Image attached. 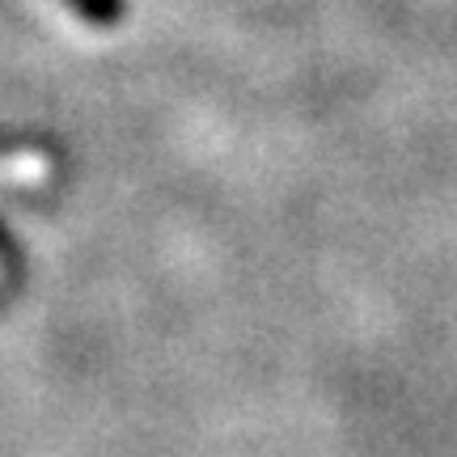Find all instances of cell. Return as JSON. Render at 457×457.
I'll list each match as a JSON object with an SVG mask.
<instances>
[{
    "label": "cell",
    "instance_id": "1",
    "mask_svg": "<svg viewBox=\"0 0 457 457\" xmlns=\"http://www.w3.org/2000/svg\"><path fill=\"white\" fill-rule=\"evenodd\" d=\"M72 13L81 17V21H89V26H119L123 21V13H128V0H64Z\"/></svg>",
    "mask_w": 457,
    "mask_h": 457
},
{
    "label": "cell",
    "instance_id": "2",
    "mask_svg": "<svg viewBox=\"0 0 457 457\" xmlns=\"http://www.w3.org/2000/svg\"><path fill=\"white\" fill-rule=\"evenodd\" d=\"M17 262V250H13V237H9V228L0 225V267H13Z\"/></svg>",
    "mask_w": 457,
    "mask_h": 457
}]
</instances>
